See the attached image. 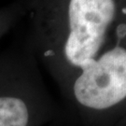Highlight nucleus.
Here are the masks:
<instances>
[{
  "label": "nucleus",
  "instance_id": "f257e3e1",
  "mask_svg": "<svg viewBox=\"0 0 126 126\" xmlns=\"http://www.w3.org/2000/svg\"><path fill=\"white\" fill-rule=\"evenodd\" d=\"M27 13L64 20L30 16L32 34L27 42L63 90L98 57L106 31L115 16V3L113 0H66L63 16H59L27 0Z\"/></svg>",
  "mask_w": 126,
  "mask_h": 126
},
{
  "label": "nucleus",
  "instance_id": "f03ea898",
  "mask_svg": "<svg viewBox=\"0 0 126 126\" xmlns=\"http://www.w3.org/2000/svg\"><path fill=\"white\" fill-rule=\"evenodd\" d=\"M83 126H115L126 113V48L118 43L92 61L62 90Z\"/></svg>",
  "mask_w": 126,
  "mask_h": 126
},
{
  "label": "nucleus",
  "instance_id": "7ed1b4c3",
  "mask_svg": "<svg viewBox=\"0 0 126 126\" xmlns=\"http://www.w3.org/2000/svg\"><path fill=\"white\" fill-rule=\"evenodd\" d=\"M25 42L0 52V126H43L58 116Z\"/></svg>",
  "mask_w": 126,
  "mask_h": 126
},
{
  "label": "nucleus",
  "instance_id": "20e7f679",
  "mask_svg": "<svg viewBox=\"0 0 126 126\" xmlns=\"http://www.w3.org/2000/svg\"><path fill=\"white\" fill-rule=\"evenodd\" d=\"M27 13V0H14L0 8V40Z\"/></svg>",
  "mask_w": 126,
  "mask_h": 126
},
{
  "label": "nucleus",
  "instance_id": "39448f33",
  "mask_svg": "<svg viewBox=\"0 0 126 126\" xmlns=\"http://www.w3.org/2000/svg\"><path fill=\"white\" fill-rule=\"evenodd\" d=\"M116 33H117L118 41H121L123 37H125V36H126V24L125 23L120 24V25L117 27Z\"/></svg>",
  "mask_w": 126,
  "mask_h": 126
},
{
  "label": "nucleus",
  "instance_id": "423d86ee",
  "mask_svg": "<svg viewBox=\"0 0 126 126\" xmlns=\"http://www.w3.org/2000/svg\"><path fill=\"white\" fill-rule=\"evenodd\" d=\"M115 126H126V113Z\"/></svg>",
  "mask_w": 126,
  "mask_h": 126
},
{
  "label": "nucleus",
  "instance_id": "0eeeda50",
  "mask_svg": "<svg viewBox=\"0 0 126 126\" xmlns=\"http://www.w3.org/2000/svg\"><path fill=\"white\" fill-rule=\"evenodd\" d=\"M122 11H123V13H124V14H126V8L122 9Z\"/></svg>",
  "mask_w": 126,
  "mask_h": 126
}]
</instances>
